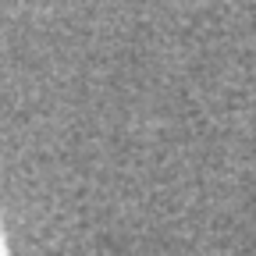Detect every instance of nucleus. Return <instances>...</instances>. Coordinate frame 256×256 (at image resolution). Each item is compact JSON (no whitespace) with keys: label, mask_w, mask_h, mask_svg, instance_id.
Instances as JSON below:
<instances>
[{"label":"nucleus","mask_w":256,"mask_h":256,"mask_svg":"<svg viewBox=\"0 0 256 256\" xmlns=\"http://www.w3.org/2000/svg\"><path fill=\"white\" fill-rule=\"evenodd\" d=\"M0 256H8V242H4V228H0Z\"/></svg>","instance_id":"1"}]
</instances>
